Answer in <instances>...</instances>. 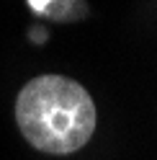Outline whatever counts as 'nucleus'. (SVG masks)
<instances>
[{
    "instance_id": "obj_3",
    "label": "nucleus",
    "mask_w": 157,
    "mask_h": 160,
    "mask_svg": "<svg viewBox=\"0 0 157 160\" xmlns=\"http://www.w3.org/2000/svg\"><path fill=\"white\" fill-rule=\"evenodd\" d=\"M28 39H31V42H36V44H44L46 39H49V34H46V28L34 26V28H28Z\"/></svg>"
},
{
    "instance_id": "obj_1",
    "label": "nucleus",
    "mask_w": 157,
    "mask_h": 160,
    "mask_svg": "<svg viewBox=\"0 0 157 160\" xmlns=\"http://www.w3.org/2000/svg\"><path fill=\"white\" fill-rule=\"evenodd\" d=\"M16 122L31 147L46 155H70L93 137L98 114L90 93L77 80L39 75L16 98Z\"/></svg>"
},
{
    "instance_id": "obj_2",
    "label": "nucleus",
    "mask_w": 157,
    "mask_h": 160,
    "mask_svg": "<svg viewBox=\"0 0 157 160\" xmlns=\"http://www.w3.org/2000/svg\"><path fill=\"white\" fill-rule=\"evenodd\" d=\"M41 16L54 23H77L90 16V8H88V0H52Z\"/></svg>"
},
{
    "instance_id": "obj_4",
    "label": "nucleus",
    "mask_w": 157,
    "mask_h": 160,
    "mask_svg": "<svg viewBox=\"0 0 157 160\" xmlns=\"http://www.w3.org/2000/svg\"><path fill=\"white\" fill-rule=\"evenodd\" d=\"M52 3V0H28V5H31V11L36 13V16H41L44 13V8Z\"/></svg>"
}]
</instances>
